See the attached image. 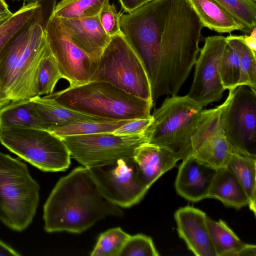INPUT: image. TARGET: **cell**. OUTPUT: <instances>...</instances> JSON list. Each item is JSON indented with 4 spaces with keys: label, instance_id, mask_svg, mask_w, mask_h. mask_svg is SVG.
I'll return each mask as SVG.
<instances>
[{
    "label": "cell",
    "instance_id": "21",
    "mask_svg": "<svg viewBox=\"0 0 256 256\" xmlns=\"http://www.w3.org/2000/svg\"><path fill=\"white\" fill-rule=\"evenodd\" d=\"M202 25L217 32L244 30V26L214 0H188Z\"/></svg>",
    "mask_w": 256,
    "mask_h": 256
},
{
    "label": "cell",
    "instance_id": "24",
    "mask_svg": "<svg viewBox=\"0 0 256 256\" xmlns=\"http://www.w3.org/2000/svg\"><path fill=\"white\" fill-rule=\"evenodd\" d=\"M236 178L248 199L250 209L256 214V158L232 152L226 165Z\"/></svg>",
    "mask_w": 256,
    "mask_h": 256
},
{
    "label": "cell",
    "instance_id": "1",
    "mask_svg": "<svg viewBox=\"0 0 256 256\" xmlns=\"http://www.w3.org/2000/svg\"><path fill=\"white\" fill-rule=\"evenodd\" d=\"M120 30L148 76L154 106L176 94L198 56L204 27L188 0H152L122 14Z\"/></svg>",
    "mask_w": 256,
    "mask_h": 256
},
{
    "label": "cell",
    "instance_id": "40",
    "mask_svg": "<svg viewBox=\"0 0 256 256\" xmlns=\"http://www.w3.org/2000/svg\"><path fill=\"white\" fill-rule=\"evenodd\" d=\"M12 14L5 0H0V20L10 17Z\"/></svg>",
    "mask_w": 256,
    "mask_h": 256
},
{
    "label": "cell",
    "instance_id": "23",
    "mask_svg": "<svg viewBox=\"0 0 256 256\" xmlns=\"http://www.w3.org/2000/svg\"><path fill=\"white\" fill-rule=\"evenodd\" d=\"M38 20L46 24L48 18L40 3H24L22 7L0 26V54L8 42L25 26ZM46 26V25H45Z\"/></svg>",
    "mask_w": 256,
    "mask_h": 256
},
{
    "label": "cell",
    "instance_id": "17",
    "mask_svg": "<svg viewBox=\"0 0 256 256\" xmlns=\"http://www.w3.org/2000/svg\"><path fill=\"white\" fill-rule=\"evenodd\" d=\"M216 168L192 155L182 160L175 182L177 193L194 202L207 198Z\"/></svg>",
    "mask_w": 256,
    "mask_h": 256
},
{
    "label": "cell",
    "instance_id": "31",
    "mask_svg": "<svg viewBox=\"0 0 256 256\" xmlns=\"http://www.w3.org/2000/svg\"><path fill=\"white\" fill-rule=\"evenodd\" d=\"M61 78L62 77L48 48L41 62L38 72V96L52 93L56 84Z\"/></svg>",
    "mask_w": 256,
    "mask_h": 256
},
{
    "label": "cell",
    "instance_id": "35",
    "mask_svg": "<svg viewBox=\"0 0 256 256\" xmlns=\"http://www.w3.org/2000/svg\"><path fill=\"white\" fill-rule=\"evenodd\" d=\"M153 121L148 118L132 120L116 129L112 133L118 136H136L144 134Z\"/></svg>",
    "mask_w": 256,
    "mask_h": 256
},
{
    "label": "cell",
    "instance_id": "38",
    "mask_svg": "<svg viewBox=\"0 0 256 256\" xmlns=\"http://www.w3.org/2000/svg\"><path fill=\"white\" fill-rule=\"evenodd\" d=\"M19 256L20 254L10 246L0 240V256Z\"/></svg>",
    "mask_w": 256,
    "mask_h": 256
},
{
    "label": "cell",
    "instance_id": "4",
    "mask_svg": "<svg viewBox=\"0 0 256 256\" xmlns=\"http://www.w3.org/2000/svg\"><path fill=\"white\" fill-rule=\"evenodd\" d=\"M202 110L187 95L167 97L152 114L146 131L148 142L168 150L178 160L192 155V136Z\"/></svg>",
    "mask_w": 256,
    "mask_h": 256
},
{
    "label": "cell",
    "instance_id": "29",
    "mask_svg": "<svg viewBox=\"0 0 256 256\" xmlns=\"http://www.w3.org/2000/svg\"><path fill=\"white\" fill-rule=\"evenodd\" d=\"M250 34L256 26V0H214Z\"/></svg>",
    "mask_w": 256,
    "mask_h": 256
},
{
    "label": "cell",
    "instance_id": "28",
    "mask_svg": "<svg viewBox=\"0 0 256 256\" xmlns=\"http://www.w3.org/2000/svg\"><path fill=\"white\" fill-rule=\"evenodd\" d=\"M106 0H62L55 6L53 14L66 19L97 16Z\"/></svg>",
    "mask_w": 256,
    "mask_h": 256
},
{
    "label": "cell",
    "instance_id": "5",
    "mask_svg": "<svg viewBox=\"0 0 256 256\" xmlns=\"http://www.w3.org/2000/svg\"><path fill=\"white\" fill-rule=\"evenodd\" d=\"M39 192L27 166L0 152V220L15 231L26 229L35 216Z\"/></svg>",
    "mask_w": 256,
    "mask_h": 256
},
{
    "label": "cell",
    "instance_id": "3",
    "mask_svg": "<svg viewBox=\"0 0 256 256\" xmlns=\"http://www.w3.org/2000/svg\"><path fill=\"white\" fill-rule=\"evenodd\" d=\"M69 108L111 120H134L152 116V103L104 81H91L46 95Z\"/></svg>",
    "mask_w": 256,
    "mask_h": 256
},
{
    "label": "cell",
    "instance_id": "9",
    "mask_svg": "<svg viewBox=\"0 0 256 256\" xmlns=\"http://www.w3.org/2000/svg\"><path fill=\"white\" fill-rule=\"evenodd\" d=\"M42 20H34L24 29L16 54V70L7 94L11 101L38 96L37 80L41 62L48 47Z\"/></svg>",
    "mask_w": 256,
    "mask_h": 256
},
{
    "label": "cell",
    "instance_id": "14",
    "mask_svg": "<svg viewBox=\"0 0 256 256\" xmlns=\"http://www.w3.org/2000/svg\"><path fill=\"white\" fill-rule=\"evenodd\" d=\"M222 104L203 110L191 139L192 155L216 169L226 166L232 152L222 128Z\"/></svg>",
    "mask_w": 256,
    "mask_h": 256
},
{
    "label": "cell",
    "instance_id": "27",
    "mask_svg": "<svg viewBox=\"0 0 256 256\" xmlns=\"http://www.w3.org/2000/svg\"><path fill=\"white\" fill-rule=\"evenodd\" d=\"M226 39L236 48L240 56V75L238 86L246 85L256 89V54L246 46L244 36L230 34Z\"/></svg>",
    "mask_w": 256,
    "mask_h": 256
},
{
    "label": "cell",
    "instance_id": "6",
    "mask_svg": "<svg viewBox=\"0 0 256 256\" xmlns=\"http://www.w3.org/2000/svg\"><path fill=\"white\" fill-rule=\"evenodd\" d=\"M0 142L44 172L64 171L70 164L71 156L66 144L47 130L24 126L0 128Z\"/></svg>",
    "mask_w": 256,
    "mask_h": 256
},
{
    "label": "cell",
    "instance_id": "8",
    "mask_svg": "<svg viewBox=\"0 0 256 256\" xmlns=\"http://www.w3.org/2000/svg\"><path fill=\"white\" fill-rule=\"evenodd\" d=\"M256 89L240 85L222 104L220 122L232 152L256 158Z\"/></svg>",
    "mask_w": 256,
    "mask_h": 256
},
{
    "label": "cell",
    "instance_id": "33",
    "mask_svg": "<svg viewBox=\"0 0 256 256\" xmlns=\"http://www.w3.org/2000/svg\"><path fill=\"white\" fill-rule=\"evenodd\" d=\"M150 237L142 234L130 236L124 243L120 256H158Z\"/></svg>",
    "mask_w": 256,
    "mask_h": 256
},
{
    "label": "cell",
    "instance_id": "16",
    "mask_svg": "<svg viewBox=\"0 0 256 256\" xmlns=\"http://www.w3.org/2000/svg\"><path fill=\"white\" fill-rule=\"evenodd\" d=\"M57 18L72 42L98 63L110 40L101 25L98 16L72 19Z\"/></svg>",
    "mask_w": 256,
    "mask_h": 256
},
{
    "label": "cell",
    "instance_id": "2",
    "mask_svg": "<svg viewBox=\"0 0 256 256\" xmlns=\"http://www.w3.org/2000/svg\"><path fill=\"white\" fill-rule=\"evenodd\" d=\"M110 216L123 212L101 193L88 168L79 166L60 178L50 192L44 206V228L79 234Z\"/></svg>",
    "mask_w": 256,
    "mask_h": 256
},
{
    "label": "cell",
    "instance_id": "36",
    "mask_svg": "<svg viewBox=\"0 0 256 256\" xmlns=\"http://www.w3.org/2000/svg\"><path fill=\"white\" fill-rule=\"evenodd\" d=\"M123 9L128 13H130L138 8L142 6L147 0H119Z\"/></svg>",
    "mask_w": 256,
    "mask_h": 256
},
{
    "label": "cell",
    "instance_id": "39",
    "mask_svg": "<svg viewBox=\"0 0 256 256\" xmlns=\"http://www.w3.org/2000/svg\"><path fill=\"white\" fill-rule=\"evenodd\" d=\"M256 246L254 244H245L239 250L237 256H256Z\"/></svg>",
    "mask_w": 256,
    "mask_h": 256
},
{
    "label": "cell",
    "instance_id": "11",
    "mask_svg": "<svg viewBox=\"0 0 256 256\" xmlns=\"http://www.w3.org/2000/svg\"><path fill=\"white\" fill-rule=\"evenodd\" d=\"M103 196L116 206L140 202L148 190L133 158H120L88 168Z\"/></svg>",
    "mask_w": 256,
    "mask_h": 256
},
{
    "label": "cell",
    "instance_id": "43",
    "mask_svg": "<svg viewBox=\"0 0 256 256\" xmlns=\"http://www.w3.org/2000/svg\"><path fill=\"white\" fill-rule=\"evenodd\" d=\"M10 17H8L3 19L0 20V26L4 22H5Z\"/></svg>",
    "mask_w": 256,
    "mask_h": 256
},
{
    "label": "cell",
    "instance_id": "46",
    "mask_svg": "<svg viewBox=\"0 0 256 256\" xmlns=\"http://www.w3.org/2000/svg\"></svg>",
    "mask_w": 256,
    "mask_h": 256
},
{
    "label": "cell",
    "instance_id": "12",
    "mask_svg": "<svg viewBox=\"0 0 256 256\" xmlns=\"http://www.w3.org/2000/svg\"><path fill=\"white\" fill-rule=\"evenodd\" d=\"M44 32L50 52L62 78L69 82V86L91 82L98 63L72 42L53 14L46 24Z\"/></svg>",
    "mask_w": 256,
    "mask_h": 256
},
{
    "label": "cell",
    "instance_id": "10",
    "mask_svg": "<svg viewBox=\"0 0 256 256\" xmlns=\"http://www.w3.org/2000/svg\"><path fill=\"white\" fill-rule=\"evenodd\" d=\"M61 138L66 145L71 156L87 168L120 158H133L136 149L148 142L146 132L136 136L100 133Z\"/></svg>",
    "mask_w": 256,
    "mask_h": 256
},
{
    "label": "cell",
    "instance_id": "34",
    "mask_svg": "<svg viewBox=\"0 0 256 256\" xmlns=\"http://www.w3.org/2000/svg\"><path fill=\"white\" fill-rule=\"evenodd\" d=\"M122 14L118 12L114 4L109 0L106 2L101 8L98 17L104 30L110 37L122 33L120 22Z\"/></svg>",
    "mask_w": 256,
    "mask_h": 256
},
{
    "label": "cell",
    "instance_id": "42",
    "mask_svg": "<svg viewBox=\"0 0 256 256\" xmlns=\"http://www.w3.org/2000/svg\"><path fill=\"white\" fill-rule=\"evenodd\" d=\"M18 0V1L23 0L24 2H42L44 0Z\"/></svg>",
    "mask_w": 256,
    "mask_h": 256
},
{
    "label": "cell",
    "instance_id": "22",
    "mask_svg": "<svg viewBox=\"0 0 256 256\" xmlns=\"http://www.w3.org/2000/svg\"><path fill=\"white\" fill-rule=\"evenodd\" d=\"M14 126L45 129L30 98L12 101L0 109V129Z\"/></svg>",
    "mask_w": 256,
    "mask_h": 256
},
{
    "label": "cell",
    "instance_id": "45",
    "mask_svg": "<svg viewBox=\"0 0 256 256\" xmlns=\"http://www.w3.org/2000/svg\"><path fill=\"white\" fill-rule=\"evenodd\" d=\"M150 0H147V2H149V1H150Z\"/></svg>",
    "mask_w": 256,
    "mask_h": 256
},
{
    "label": "cell",
    "instance_id": "30",
    "mask_svg": "<svg viewBox=\"0 0 256 256\" xmlns=\"http://www.w3.org/2000/svg\"><path fill=\"white\" fill-rule=\"evenodd\" d=\"M220 64V76L225 90H232L238 86L240 59L236 48L226 40Z\"/></svg>",
    "mask_w": 256,
    "mask_h": 256
},
{
    "label": "cell",
    "instance_id": "19",
    "mask_svg": "<svg viewBox=\"0 0 256 256\" xmlns=\"http://www.w3.org/2000/svg\"><path fill=\"white\" fill-rule=\"evenodd\" d=\"M30 99L46 130L78 122L114 120L69 108L45 96H36Z\"/></svg>",
    "mask_w": 256,
    "mask_h": 256
},
{
    "label": "cell",
    "instance_id": "32",
    "mask_svg": "<svg viewBox=\"0 0 256 256\" xmlns=\"http://www.w3.org/2000/svg\"><path fill=\"white\" fill-rule=\"evenodd\" d=\"M129 236L120 228L108 230L100 236L90 256H120Z\"/></svg>",
    "mask_w": 256,
    "mask_h": 256
},
{
    "label": "cell",
    "instance_id": "26",
    "mask_svg": "<svg viewBox=\"0 0 256 256\" xmlns=\"http://www.w3.org/2000/svg\"><path fill=\"white\" fill-rule=\"evenodd\" d=\"M132 120H116L78 122L52 128L47 130L60 138L76 135L112 133L116 129Z\"/></svg>",
    "mask_w": 256,
    "mask_h": 256
},
{
    "label": "cell",
    "instance_id": "13",
    "mask_svg": "<svg viewBox=\"0 0 256 256\" xmlns=\"http://www.w3.org/2000/svg\"><path fill=\"white\" fill-rule=\"evenodd\" d=\"M226 42L222 36L206 37L194 66V79L187 96L203 108L219 101L226 90L220 70Z\"/></svg>",
    "mask_w": 256,
    "mask_h": 256
},
{
    "label": "cell",
    "instance_id": "37",
    "mask_svg": "<svg viewBox=\"0 0 256 256\" xmlns=\"http://www.w3.org/2000/svg\"><path fill=\"white\" fill-rule=\"evenodd\" d=\"M256 28H254L250 36H244V41L246 46L254 53L256 52Z\"/></svg>",
    "mask_w": 256,
    "mask_h": 256
},
{
    "label": "cell",
    "instance_id": "20",
    "mask_svg": "<svg viewBox=\"0 0 256 256\" xmlns=\"http://www.w3.org/2000/svg\"><path fill=\"white\" fill-rule=\"evenodd\" d=\"M208 198L217 199L225 206L237 209L248 204V199L244 189L226 166L216 169Z\"/></svg>",
    "mask_w": 256,
    "mask_h": 256
},
{
    "label": "cell",
    "instance_id": "15",
    "mask_svg": "<svg viewBox=\"0 0 256 256\" xmlns=\"http://www.w3.org/2000/svg\"><path fill=\"white\" fill-rule=\"evenodd\" d=\"M177 230L188 248L196 256H216L202 210L187 206L175 212Z\"/></svg>",
    "mask_w": 256,
    "mask_h": 256
},
{
    "label": "cell",
    "instance_id": "7",
    "mask_svg": "<svg viewBox=\"0 0 256 256\" xmlns=\"http://www.w3.org/2000/svg\"><path fill=\"white\" fill-rule=\"evenodd\" d=\"M92 81L109 82L152 103L150 84L144 66L122 33L110 37Z\"/></svg>",
    "mask_w": 256,
    "mask_h": 256
},
{
    "label": "cell",
    "instance_id": "44",
    "mask_svg": "<svg viewBox=\"0 0 256 256\" xmlns=\"http://www.w3.org/2000/svg\"><path fill=\"white\" fill-rule=\"evenodd\" d=\"M0 88H2V85H1V84H0ZM2 89H3V88H2Z\"/></svg>",
    "mask_w": 256,
    "mask_h": 256
},
{
    "label": "cell",
    "instance_id": "41",
    "mask_svg": "<svg viewBox=\"0 0 256 256\" xmlns=\"http://www.w3.org/2000/svg\"><path fill=\"white\" fill-rule=\"evenodd\" d=\"M10 102L6 92L2 88H0V109Z\"/></svg>",
    "mask_w": 256,
    "mask_h": 256
},
{
    "label": "cell",
    "instance_id": "18",
    "mask_svg": "<svg viewBox=\"0 0 256 256\" xmlns=\"http://www.w3.org/2000/svg\"><path fill=\"white\" fill-rule=\"evenodd\" d=\"M133 158L146 186H150L179 160L168 150L148 142L138 146Z\"/></svg>",
    "mask_w": 256,
    "mask_h": 256
},
{
    "label": "cell",
    "instance_id": "25",
    "mask_svg": "<svg viewBox=\"0 0 256 256\" xmlns=\"http://www.w3.org/2000/svg\"><path fill=\"white\" fill-rule=\"evenodd\" d=\"M206 222L216 256H237L246 243L224 221H215L206 216Z\"/></svg>",
    "mask_w": 256,
    "mask_h": 256
}]
</instances>
